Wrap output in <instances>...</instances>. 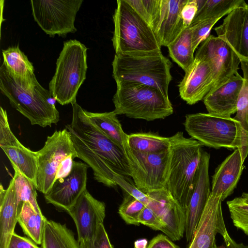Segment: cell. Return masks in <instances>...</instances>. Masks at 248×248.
Masks as SVG:
<instances>
[{
	"mask_svg": "<svg viewBox=\"0 0 248 248\" xmlns=\"http://www.w3.org/2000/svg\"><path fill=\"white\" fill-rule=\"evenodd\" d=\"M71 105L72 121L65 128L78 157L92 169L94 179L114 187L117 186L114 180L116 175L131 177V167L124 151L91 122L77 102Z\"/></svg>",
	"mask_w": 248,
	"mask_h": 248,
	"instance_id": "cell-1",
	"label": "cell"
},
{
	"mask_svg": "<svg viewBox=\"0 0 248 248\" xmlns=\"http://www.w3.org/2000/svg\"><path fill=\"white\" fill-rule=\"evenodd\" d=\"M0 90L12 107L26 117L32 125L45 127L56 124L59 113L49 92L38 82L35 76L31 78H15L2 63L0 67Z\"/></svg>",
	"mask_w": 248,
	"mask_h": 248,
	"instance_id": "cell-2",
	"label": "cell"
},
{
	"mask_svg": "<svg viewBox=\"0 0 248 248\" xmlns=\"http://www.w3.org/2000/svg\"><path fill=\"white\" fill-rule=\"evenodd\" d=\"M170 160L166 188L186 212L200 164L202 145L182 132L170 137Z\"/></svg>",
	"mask_w": 248,
	"mask_h": 248,
	"instance_id": "cell-3",
	"label": "cell"
},
{
	"mask_svg": "<svg viewBox=\"0 0 248 248\" xmlns=\"http://www.w3.org/2000/svg\"><path fill=\"white\" fill-rule=\"evenodd\" d=\"M112 41L115 54L141 55L161 51L155 31L125 0H117Z\"/></svg>",
	"mask_w": 248,
	"mask_h": 248,
	"instance_id": "cell-4",
	"label": "cell"
},
{
	"mask_svg": "<svg viewBox=\"0 0 248 248\" xmlns=\"http://www.w3.org/2000/svg\"><path fill=\"white\" fill-rule=\"evenodd\" d=\"M114 112L147 121L165 119L173 112L169 96L150 86L133 82L116 83Z\"/></svg>",
	"mask_w": 248,
	"mask_h": 248,
	"instance_id": "cell-5",
	"label": "cell"
},
{
	"mask_svg": "<svg viewBox=\"0 0 248 248\" xmlns=\"http://www.w3.org/2000/svg\"><path fill=\"white\" fill-rule=\"evenodd\" d=\"M112 65L116 83H141L154 87L169 96L172 63L161 51L141 55L115 54Z\"/></svg>",
	"mask_w": 248,
	"mask_h": 248,
	"instance_id": "cell-6",
	"label": "cell"
},
{
	"mask_svg": "<svg viewBox=\"0 0 248 248\" xmlns=\"http://www.w3.org/2000/svg\"><path fill=\"white\" fill-rule=\"evenodd\" d=\"M87 48L77 40L64 42L56 62L49 92L61 105L76 102L78 89L86 79Z\"/></svg>",
	"mask_w": 248,
	"mask_h": 248,
	"instance_id": "cell-7",
	"label": "cell"
},
{
	"mask_svg": "<svg viewBox=\"0 0 248 248\" xmlns=\"http://www.w3.org/2000/svg\"><path fill=\"white\" fill-rule=\"evenodd\" d=\"M191 137L202 145L215 149H238L236 122L231 116L211 113L187 114L184 123Z\"/></svg>",
	"mask_w": 248,
	"mask_h": 248,
	"instance_id": "cell-8",
	"label": "cell"
},
{
	"mask_svg": "<svg viewBox=\"0 0 248 248\" xmlns=\"http://www.w3.org/2000/svg\"><path fill=\"white\" fill-rule=\"evenodd\" d=\"M37 174L36 190L44 194L50 189L56 180V175L62 162L67 157H78L71 135L65 128L55 130L47 136L44 146L36 152Z\"/></svg>",
	"mask_w": 248,
	"mask_h": 248,
	"instance_id": "cell-9",
	"label": "cell"
},
{
	"mask_svg": "<svg viewBox=\"0 0 248 248\" xmlns=\"http://www.w3.org/2000/svg\"><path fill=\"white\" fill-rule=\"evenodd\" d=\"M82 2L83 0L31 1L34 20L50 36H65L77 31L74 23Z\"/></svg>",
	"mask_w": 248,
	"mask_h": 248,
	"instance_id": "cell-10",
	"label": "cell"
},
{
	"mask_svg": "<svg viewBox=\"0 0 248 248\" xmlns=\"http://www.w3.org/2000/svg\"><path fill=\"white\" fill-rule=\"evenodd\" d=\"M132 169V176L136 187L144 193L166 188L170 153L142 154L131 150L126 153Z\"/></svg>",
	"mask_w": 248,
	"mask_h": 248,
	"instance_id": "cell-11",
	"label": "cell"
},
{
	"mask_svg": "<svg viewBox=\"0 0 248 248\" xmlns=\"http://www.w3.org/2000/svg\"><path fill=\"white\" fill-rule=\"evenodd\" d=\"M67 213L75 224L79 248H93L99 227L104 224L105 203L86 189Z\"/></svg>",
	"mask_w": 248,
	"mask_h": 248,
	"instance_id": "cell-12",
	"label": "cell"
},
{
	"mask_svg": "<svg viewBox=\"0 0 248 248\" xmlns=\"http://www.w3.org/2000/svg\"><path fill=\"white\" fill-rule=\"evenodd\" d=\"M196 55L204 58L212 66L214 80L211 90L238 73L240 58L225 41L217 36L209 35L202 42Z\"/></svg>",
	"mask_w": 248,
	"mask_h": 248,
	"instance_id": "cell-13",
	"label": "cell"
},
{
	"mask_svg": "<svg viewBox=\"0 0 248 248\" xmlns=\"http://www.w3.org/2000/svg\"><path fill=\"white\" fill-rule=\"evenodd\" d=\"M0 146L13 169H17L36 186V152L25 147L15 136L9 125L7 112L1 107L0 108Z\"/></svg>",
	"mask_w": 248,
	"mask_h": 248,
	"instance_id": "cell-14",
	"label": "cell"
},
{
	"mask_svg": "<svg viewBox=\"0 0 248 248\" xmlns=\"http://www.w3.org/2000/svg\"><path fill=\"white\" fill-rule=\"evenodd\" d=\"M88 168L85 163L74 161L70 173L57 179L44 194L46 202L67 213L86 189Z\"/></svg>",
	"mask_w": 248,
	"mask_h": 248,
	"instance_id": "cell-15",
	"label": "cell"
},
{
	"mask_svg": "<svg viewBox=\"0 0 248 248\" xmlns=\"http://www.w3.org/2000/svg\"><path fill=\"white\" fill-rule=\"evenodd\" d=\"M146 194L150 208L162 220L166 235L172 241L181 239L185 233V210L166 188L149 191Z\"/></svg>",
	"mask_w": 248,
	"mask_h": 248,
	"instance_id": "cell-16",
	"label": "cell"
},
{
	"mask_svg": "<svg viewBox=\"0 0 248 248\" xmlns=\"http://www.w3.org/2000/svg\"><path fill=\"white\" fill-rule=\"evenodd\" d=\"M210 154L202 151L196 171L194 187L186 209L185 236L190 243L196 227L211 195L209 175Z\"/></svg>",
	"mask_w": 248,
	"mask_h": 248,
	"instance_id": "cell-17",
	"label": "cell"
},
{
	"mask_svg": "<svg viewBox=\"0 0 248 248\" xmlns=\"http://www.w3.org/2000/svg\"><path fill=\"white\" fill-rule=\"evenodd\" d=\"M194 58L192 65L178 85L180 97L190 105L203 100L213 85V71L210 63L197 55Z\"/></svg>",
	"mask_w": 248,
	"mask_h": 248,
	"instance_id": "cell-18",
	"label": "cell"
},
{
	"mask_svg": "<svg viewBox=\"0 0 248 248\" xmlns=\"http://www.w3.org/2000/svg\"><path fill=\"white\" fill-rule=\"evenodd\" d=\"M222 200L211 194L199 220L188 248H211L216 236L227 232L222 212Z\"/></svg>",
	"mask_w": 248,
	"mask_h": 248,
	"instance_id": "cell-19",
	"label": "cell"
},
{
	"mask_svg": "<svg viewBox=\"0 0 248 248\" xmlns=\"http://www.w3.org/2000/svg\"><path fill=\"white\" fill-rule=\"evenodd\" d=\"M214 30L217 36L225 41L240 59L248 60V4L232 10Z\"/></svg>",
	"mask_w": 248,
	"mask_h": 248,
	"instance_id": "cell-20",
	"label": "cell"
},
{
	"mask_svg": "<svg viewBox=\"0 0 248 248\" xmlns=\"http://www.w3.org/2000/svg\"><path fill=\"white\" fill-rule=\"evenodd\" d=\"M243 83V78L237 73L211 90L203 99L208 113L225 116L236 113Z\"/></svg>",
	"mask_w": 248,
	"mask_h": 248,
	"instance_id": "cell-21",
	"label": "cell"
},
{
	"mask_svg": "<svg viewBox=\"0 0 248 248\" xmlns=\"http://www.w3.org/2000/svg\"><path fill=\"white\" fill-rule=\"evenodd\" d=\"M188 0H160L158 20L154 29L161 46L168 47L186 28L181 11Z\"/></svg>",
	"mask_w": 248,
	"mask_h": 248,
	"instance_id": "cell-22",
	"label": "cell"
},
{
	"mask_svg": "<svg viewBox=\"0 0 248 248\" xmlns=\"http://www.w3.org/2000/svg\"><path fill=\"white\" fill-rule=\"evenodd\" d=\"M240 152L236 149L216 169L212 176L211 194L223 201L236 187L244 168Z\"/></svg>",
	"mask_w": 248,
	"mask_h": 248,
	"instance_id": "cell-23",
	"label": "cell"
},
{
	"mask_svg": "<svg viewBox=\"0 0 248 248\" xmlns=\"http://www.w3.org/2000/svg\"><path fill=\"white\" fill-rule=\"evenodd\" d=\"M19 213L16 189L12 177L6 189L1 184L0 186V248H7Z\"/></svg>",
	"mask_w": 248,
	"mask_h": 248,
	"instance_id": "cell-24",
	"label": "cell"
},
{
	"mask_svg": "<svg viewBox=\"0 0 248 248\" xmlns=\"http://www.w3.org/2000/svg\"><path fill=\"white\" fill-rule=\"evenodd\" d=\"M243 83L238 97L236 115L239 148L243 160L248 155V60L240 59Z\"/></svg>",
	"mask_w": 248,
	"mask_h": 248,
	"instance_id": "cell-25",
	"label": "cell"
},
{
	"mask_svg": "<svg viewBox=\"0 0 248 248\" xmlns=\"http://www.w3.org/2000/svg\"><path fill=\"white\" fill-rule=\"evenodd\" d=\"M86 115L105 135L121 148L125 153L129 149L128 135L124 132L117 119V114L113 111L94 113L85 110Z\"/></svg>",
	"mask_w": 248,
	"mask_h": 248,
	"instance_id": "cell-26",
	"label": "cell"
},
{
	"mask_svg": "<svg viewBox=\"0 0 248 248\" xmlns=\"http://www.w3.org/2000/svg\"><path fill=\"white\" fill-rule=\"evenodd\" d=\"M127 143L131 150L142 154H158L168 151L170 146V137L151 133L128 135Z\"/></svg>",
	"mask_w": 248,
	"mask_h": 248,
	"instance_id": "cell-27",
	"label": "cell"
},
{
	"mask_svg": "<svg viewBox=\"0 0 248 248\" xmlns=\"http://www.w3.org/2000/svg\"><path fill=\"white\" fill-rule=\"evenodd\" d=\"M47 220L43 214L37 213L32 205L26 202L23 204L17 222L24 233L38 245H41Z\"/></svg>",
	"mask_w": 248,
	"mask_h": 248,
	"instance_id": "cell-28",
	"label": "cell"
},
{
	"mask_svg": "<svg viewBox=\"0 0 248 248\" xmlns=\"http://www.w3.org/2000/svg\"><path fill=\"white\" fill-rule=\"evenodd\" d=\"M167 47L171 59L186 72L192 65L195 59L190 26L186 28Z\"/></svg>",
	"mask_w": 248,
	"mask_h": 248,
	"instance_id": "cell-29",
	"label": "cell"
},
{
	"mask_svg": "<svg viewBox=\"0 0 248 248\" xmlns=\"http://www.w3.org/2000/svg\"><path fill=\"white\" fill-rule=\"evenodd\" d=\"M197 1L198 11L191 24L209 19H221L234 8L246 3L244 0H197Z\"/></svg>",
	"mask_w": 248,
	"mask_h": 248,
	"instance_id": "cell-30",
	"label": "cell"
},
{
	"mask_svg": "<svg viewBox=\"0 0 248 248\" xmlns=\"http://www.w3.org/2000/svg\"><path fill=\"white\" fill-rule=\"evenodd\" d=\"M3 64L16 79H29L35 76L32 64L18 46L2 50Z\"/></svg>",
	"mask_w": 248,
	"mask_h": 248,
	"instance_id": "cell-31",
	"label": "cell"
},
{
	"mask_svg": "<svg viewBox=\"0 0 248 248\" xmlns=\"http://www.w3.org/2000/svg\"><path fill=\"white\" fill-rule=\"evenodd\" d=\"M15 180L18 198V208L20 212L24 202H29L35 211L38 214H43L37 203L36 188L35 186L17 169H14Z\"/></svg>",
	"mask_w": 248,
	"mask_h": 248,
	"instance_id": "cell-32",
	"label": "cell"
},
{
	"mask_svg": "<svg viewBox=\"0 0 248 248\" xmlns=\"http://www.w3.org/2000/svg\"><path fill=\"white\" fill-rule=\"evenodd\" d=\"M154 31L160 11V0H125Z\"/></svg>",
	"mask_w": 248,
	"mask_h": 248,
	"instance_id": "cell-33",
	"label": "cell"
},
{
	"mask_svg": "<svg viewBox=\"0 0 248 248\" xmlns=\"http://www.w3.org/2000/svg\"><path fill=\"white\" fill-rule=\"evenodd\" d=\"M145 205L140 200L125 192L124 200L119 206L118 213L128 224L139 226V217Z\"/></svg>",
	"mask_w": 248,
	"mask_h": 248,
	"instance_id": "cell-34",
	"label": "cell"
},
{
	"mask_svg": "<svg viewBox=\"0 0 248 248\" xmlns=\"http://www.w3.org/2000/svg\"><path fill=\"white\" fill-rule=\"evenodd\" d=\"M227 204L234 226L248 235V204L241 197H236Z\"/></svg>",
	"mask_w": 248,
	"mask_h": 248,
	"instance_id": "cell-35",
	"label": "cell"
},
{
	"mask_svg": "<svg viewBox=\"0 0 248 248\" xmlns=\"http://www.w3.org/2000/svg\"><path fill=\"white\" fill-rule=\"evenodd\" d=\"M219 19H206L195 24H191L189 26L191 30L193 47L195 50L199 44L209 36L212 28Z\"/></svg>",
	"mask_w": 248,
	"mask_h": 248,
	"instance_id": "cell-36",
	"label": "cell"
},
{
	"mask_svg": "<svg viewBox=\"0 0 248 248\" xmlns=\"http://www.w3.org/2000/svg\"><path fill=\"white\" fill-rule=\"evenodd\" d=\"M56 234L61 248H79L73 232L65 224L49 220Z\"/></svg>",
	"mask_w": 248,
	"mask_h": 248,
	"instance_id": "cell-37",
	"label": "cell"
},
{
	"mask_svg": "<svg viewBox=\"0 0 248 248\" xmlns=\"http://www.w3.org/2000/svg\"><path fill=\"white\" fill-rule=\"evenodd\" d=\"M114 180L117 186H120L124 192L138 199L145 206H146L149 200L148 195L139 190L134 183L133 184L130 182L128 177L116 175L115 177Z\"/></svg>",
	"mask_w": 248,
	"mask_h": 248,
	"instance_id": "cell-38",
	"label": "cell"
},
{
	"mask_svg": "<svg viewBox=\"0 0 248 248\" xmlns=\"http://www.w3.org/2000/svg\"><path fill=\"white\" fill-rule=\"evenodd\" d=\"M139 221L140 224L153 230L165 233V227L160 218L149 207L145 206L141 212Z\"/></svg>",
	"mask_w": 248,
	"mask_h": 248,
	"instance_id": "cell-39",
	"label": "cell"
},
{
	"mask_svg": "<svg viewBox=\"0 0 248 248\" xmlns=\"http://www.w3.org/2000/svg\"><path fill=\"white\" fill-rule=\"evenodd\" d=\"M42 248H61L49 220H47L41 243Z\"/></svg>",
	"mask_w": 248,
	"mask_h": 248,
	"instance_id": "cell-40",
	"label": "cell"
},
{
	"mask_svg": "<svg viewBox=\"0 0 248 248\" xmlns=\"http://www.w3.org/2000/svg\"><path fill=\"white\" fill-rule=\"evenodd\" d=\"M197 11V0H188L181 11V17L185 28L191 25Z\"/></svg>",
	"mask_w": 248,
	"mask_h": 248,
	"instance_id": "cell-41",
	"label": "cell"
},
{
	"mask_svg": "<svg viewBox=\"0 0 248 248\" xmlns=\"http://www.w3.org/2000/svg\"><path fill=\"white\" fill-rule=\"evenodd\" d=\"M7 248H42L29 238L21 236L14 232L9 241Z\"/></svg>",
	"mask_w": 248,
	"mask_h": 248,
	"instance_id": "cell-42",
	"label": "cell"
},
{
	"mask_svg": "<svg viewBox=\"0 0 248 248\" xmlns=\"http://www.w3.org/2000/svg\"><path fill=\"white\" fill-rule=\"evenodd\" d=\"M147 248H180L167 235L159 234L149 242Z\"/></svg>",
	"mask_w": 248,
	"mask_h": 248,
	"instance_id": "cell-43",
	"label": "cell"
},
{
	"mask_svg": "<svg viewBox=\"0 0 248 248\" xmlns=\"http://www.w3.org/2000/svg\"><path fill=\"white\" fill-rule=\"evenodd\" d=\"M93 248H114L104 224L100 225Z\"/></svg>",
	"mask_w": 248,
	"mask_h": 248,
	"instance_id": "cell-44",
	"label": "cell"
},
{
	"mask_svg": "<svg viewBox=\"0 0 248 248\" xmlns=\"http://www.w3.org/2000/svg\"><path fill=\"white\" fill-rule=\"evenodd\" d=\"M75 158L74 156L70 155L63 160L58 169L56 180L63 178L70 173L72 168L73 159Z\"/></svg>",
	"mask_w": 248,
	"mask_h": 248,
	"instance_id": "cell-45",
	"label": "cell"
},
{
	"mask_svg": "<svg viewBox=\"0 0 248 248\" xmlns=\"http://www.w3.org/2000/svg\"><path fill=\"white\" fill-rule=\"evenodd\" d=\"M223 237L225 246V248H248V245L235 242L231 238L228 232L224 235Z\"/></svg>",
	"mask_w": 248,
	"mask_h": 248,
	"instance_id": "cell-46",
	"label": "cell"
},
{
	"mask_svg": "<svg viewBox=\"0 0 248 248\" xmlns=\"http://www.w3.org/2000/svg\"><path fill=\"white\" fill-rule=\"evenodd\" d=\"M148 241L146 239L137 240L134 243L135 248H147Z\"/></svg>",
	"mask_w": 248,
	"mask_h": 248,
	"instance_id": "cell-47",
	"label": "cell"
},
{
	"mask_svg": "<svg viewBox=\"0 0 248 248\" xmlns=\"http://www.w3.org/2000/svg\"><path fill=\"white\" fill-rule=\"evenodd\" d=\"M241 197L245 203L248 204V193H243Z\"/></svg>",
	"mask_w": 248,
	"mask_h": 248,
	"instance_id": "cell-48",
	"label": "cell"
},
{
	"mask_svg": "<svg viewBox=\"0 0 248 248\" xmlns=\"http://www.w3.org/2000/svg\"><path fill=\"white\" fill-rule=\"evenodd\" d=\"M211 248H220L219 247L217 246L216 243H215Z\"/></svg>",
	"mask_w": 248,
	"mask_h": 248,
	"instance_id": "cell-49",
	"label": "cell"
}]
</instances>
